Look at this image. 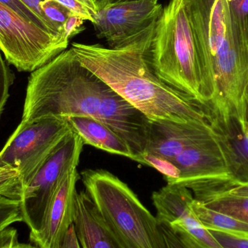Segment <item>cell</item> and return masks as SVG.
I'll use <instances>...</instances> for the list:
<instances>
[{
	"label": "cell",
	"instance_id": "4316f807",
	"mask_svg": "<svg viewBox=\"0 0 248 248\" xmlns=\"http://www.w3.org/2000/svg\"><path fill=\"white\" fill-rule=\"evenodd\" d=\"M84 22V20L81 17L71 14L63 26V37L69 41L73 36L83 31L84 30V27H83Z\"/></svg>",
	"mask_w": 248,
	"mask_h": 248
},
{
	"label": "cell",
	"instance_id": "e0dca14e",
	"mask_svg": "<svg viewBox=\"0 0 248 248\" xmlns=\"http://www.w3.org/2000/svg\"><path fill=\"white\" fill-rule=\"evenodd\" d=\"M191 208L206 230L248 239V224L227 214L211 209L195 198L191 202Z\"/></svg>",
	"mask_w": 248,
	"mask_h": 248
},
{
	"label": "cell",
	"instance_id": "d4e9b609",
	"mask_svg": "<svg viewBox=\"0 0 248 248\" xmlns=\"http://www.w3.org/2000/svg\"><path fill=\"white\" fill-rule=\"evenodd\" d=\"M209 232L216 241L222 248H248V238L221 232Z\"/></svg>",
	"mask_w": 248,
	"mask_h": 248
},
{
	"label": "cell",
	"instance_id": "2e32d148",
	"mask_svg": "<svg viewBox=\"0 0 248 248\" xmlns=\"http://www.w3.org/2000/svg\"><path fill=\"white\" fill-rule=\"evenodd\" d=\"M68 120L73 131L80 136L84 144L137 162L128 142L103 122L87 117L71 118Z\"/></svg>",
	"mask_w": 248,
	"mask_h": 248
},
{
	"label": "cell",
	"instance_id": "1f68e13d",
	"mask_svg": "<svg viewBox=\"0 0 248 248\" xmlns=\"http://www.w3.org/2000/svg\"><path fill=\"white\" fill-rule=\"evenodd\" d=\"M87 1L95 13L112 3V0H87Z\"/></svg>",
	"mask_w": 248,
	"mask_h": 248
},
{
	"label": "cell",
	"instance_id": "ffe728a7",
	"mask_svg": "<svg viewBox=\"0 0 248 248\" xmlns=\"http://www.w3.org/2000/svg\"><path fill=\"white\" fill-rule=\"evenodd\" d=\"M41 7L48 21L63 36L62 31L64 24L71 13L64 6L55 0H45L41 4Z\"/></svg>",
	"mask_w": 248,
	"mask_h": 248
},
{
	"label": "cell",
	"instance_id": "ac0fdd59",
	"mask_svg": "<svg viewBox=\"0 0 248 248\" xmlns=\"http://www.w3.org/2000/svg\"><path fill=\"white\" fill-rule=\"evenodd\" d=\"M194 198L214 211L227 214L248 224V197L230 195L217 190L193 194Z\"/></svg>",
	"mask_w": 248,
	"mask_h": 248
},
{
	"label": "cell",
	"instance_id": "484cf974",
	"mask_svg": "<svg viewBox=\"0 0 248 248\" xmlns=\"http://www.w3.org/2000/svg\"><path fill=\"white\" fill-rule=\"evenodd\" d=\"M160 229L168 248H208L198 244H186L184 243L177 234L163 224H160Z\"/></svg>",
	"mask_w": 248,
	"mask_h": 248
},
{
	"label": "cell",
	"instance_id": "d590c367",
	"mask_svg": "<svg viewBox=\"0 0 248 248\" xmlns=\"http://www.w3.org/2000/svg\"><path fill=\"white\" fill-rule=\"evenodd\" d=\"M244 132L246 133V134H248V126L247 127V128H246V131H244Z\"/></svg>",
	"mask_w": 248,
	"mask_h": 248
},
{
	"label": "cell",
	"instance_id": "f546056e",
	"mask_svg": "<svg viewBox=\"0 0 248 248\" xmlns=\"http://www.w3.org/2000/svg\"><path fill=\"white\" fill-rule=\"evenodd\" d=\"M60 248H81L76 234L74 224L71 226L64 237Z\"/></svg>",
	"mask_w": 248,
	"mask_h": 248
},
{
	"label": "cell",
	"instance_id": "30bf717a",
	"mask_svg": "<svg viewBox=\"0 0 248 248\" xmlns=\"http://www.w3.org/2000/svg\"><path fill=\"white\" fill-rule=\"evenodd\" d=\"M189 20L201 57L203 76L202 107L214 94V65L222 46L230 20L227 0H186Z\"/></svg>",
	"mask_w": 248,
	"mask_h": 248
},
{
	"label": "cell",
	"instance_id": "cb8c5ba5",
	"mask_svg": "<svg viewBox=\"0 0 248 248\" xmlns=\"http://www.w3.org/2000/svg\"><path fill=\"white\" fill-rule=\"evenodd\" d=\"M65 7L71 14L81 17L84 20L94 22V10L87 0H55Z\"/></svg>",
	"mask_w": 248,
	"mask_h": 248
},
{
	"label": "cell",
	"instance_id": "d6986e66",
	"mask_svg": "<svg viewBox=\"0 0 248 248\" xmlns=\"http://www.w3.org/2000/svg\"><path fill=\"white\" fill-rule=\"evenodd\" d=\"M0 2L10 7V9L14 10L16 13H17L19 16H21L22 17L26 19V20L31 22L33 24L37 26L38 27L45 30V31L48 32V33H51V34L57 36V37L64 39L62 35L58 33L54 28H52L50 25L48 24L45 20H42L36 13H33L27 6L25 5L20 0H0ZM65 40H66V39H65Z\"/></svg>",
	"mask_w": 248,
	"mask_h": 248
},
{
	"label": "cell",
	"instance_id": "8992f818",
	"mask_svg": "<svg viewBox=\"0 0 248 248\" xmlns=\"http://www.w3.org/2000/svg\"><path fill=\"white\" fill-rule=\"evenodd\" d=\"M58 38L0 2V52L20 72H33L66 50Z\"/></svg>",
	"mask_w": 248,
	"mask_h": 248
},
{
	"label": "cell",
	"instance_id": "3957f363",
	"mask_svg": "<svg viewBox=\"0 0 248 248\" xmlns=\"http://www.w3.org/2000/svg\"><path fill=\"white\" fill-rule=\"evenodd\" d=\"M149 60L162 81L202 108V65L186 0H170L163 9Z\"/></svg>",
	"mask_w": 248,
	"mask_h": 248
},
{
	"label": "cell",
	"instance_id": "4fadbf2b",
	"mask_svg": "<svg viewBox=\"0 0 248 248\" xmlns=\"http://www.w3.org/2000/svg\"><path fill=\"white\" fill-rule=\"evenodd\" d=\"M79 178L77 167L64 175L45 210L39 230L29 234L31 244L39 248H60L74 224V195Z\"/></svg>",
	"mask_w": 248,
	"mask_h": 248
},
{
	"label": "cell",
	"instance_id": "44dd1931",
	"mask_svg": "<svg viewBox=\"0 0 248 248\" xmlns=\"http://www.w3.org/2000/svg\"><path fill=\"white\" fill-rule=\"evenodd\" d=\"M21 193V184L17 170L10 168L0 170V195L20 201Z\"/></svg>",
	"mask_w": 248,
	"mask_h": 248
},
{
	"label": "cell",
	"instance_id": "9a60e30c",
	"mask_svg": "<svg viewBox=\"0 0 248 248\" xmlns=\"http://www.w3.org/2000/svg\"><path fill=\"white\" fill-rule=\"evenodd\" d=\"M211 126L227 162L231 183L248 182V134L241 124L232 119L225 123L214 122Z\"/></svg>",
	"mask_w": 248,
	"mask_h": 248
},
{
	"label": "cell",
	"instance_id": "6da1fadb",
	"mask_svg": "<svg viewBox=\"0 0 248 248\" xmlns=\"http://www.w3.org/2000/svg\"><path fill=\"white\" fill-rule=\"evenodd\" d=\"M87 117L100 121L123 137L144 165L151 122L66 49L31 73L19 124L49 118Z\"/></svg>",
	"mask_w": 248,
	"mask_h": 248
},
{
	"label": "cell",
	"instance_id": "8fae6325",
	"mask_svg": "<svg viewBox=\"0 0 248 248\" xmlns=\"http://www.w3.org/2000/svg\"><path fill=\"white\" fill-rule=\"evenodd\" d=\"M193 199V194L187 188L167 184L152 196L157 221L174 232L184 243L222 248L192 211Z\"/></svg>",
	"mask_w": 248,
	"mask_h": 248
},
{
	"label": "cell",
	"instance_id": "f1b7e54d",
	"mask_svg": "<svg viewBox=\"0 0 248 248\" xmlns=\"http://www.w3.org/2000/svg\"><path fill=\"white\" fill-rule=\"evenodd\" d=\"M216 190L225 192L230 195L248 197V182H246V183H231L230 182L221 189H216Z\"/></svg>",
	"mask_w": 248,
	"mask_h": 248
},
{
	"label": "cell",
	"instance_id": "7c38bea8",
	"mask_svg": "<svg viewBox=\"0 0 248 248\" xmlns=\"http://www.w3.org/2000/svg\"><path fill=\"white\" fill-rule=\"evenodd\" d=\"M217 136L209 123L151 122L144 166L155 168L174 158L185 149Z\"/></svg>",
	"mask_w": 248,
	"mask_h": 248
},
{
	"label": "cell",
	"instance_id": "8d00e7d4",
	"mask_svg": "<svg viewBox=\"0 0 248 248\" xmlns=\"http://www.w3.org/2000/svg\"><path fill=\"white\" fill-rule=\"evenodd\" d=\"M228 2H232V1H235V0H227Z\"/></svg>",
	"mask_w": 248,
	"mask_h": 248
},
{
	"label": "cell",
	"instance_id": "836d02e7",
	"mask_svg": "<svg viewBox=\"0 0 248 248\" xmlns=\"http://www.w3.org/2000/svg\"><path fill=\"white\" fill-rule=\"evenodd\" d=\"M13 248H39L31 243H21L18 241L13 246Z\"/></svg>",
	"mask_w": 248,
	"mask_h": 248
},
{
	"label": "cell",
	"instance_id": "277c9868",
	"mask_svg": "<svg viewBox=\"0 0 248 248\" xmlns=\"http://www.w3.org/2000/svg\"><path fill=\"white\" fill-rule=\"evenodd\" d=\"M85 191L122 248H168L156 217L131 188L108 170L81 173Z\"/></svg>",
	"mask_w": 248,
	"mask_h": 248
},
{
	"label": "cell",
	"instance_id": "603a6c76",
	"mask_svg": "<svg viewBox=\"0 0 248 248\" xmlns=\"http://www.w3.org/2000/svg\"><path fill=\"white\" fill-rule=\"evenodd\" d=\"M14 80L15 74L7 66L0 52V118L10 97V88Z\"/></svg>",
	"mask_w": 248,
	"mask_h": 248
},
{
	"label": "cell",
	"instance_id": "7a4b0ae2",
	"mask_svg": "<svg viewBox=\"0 0 248 248\" xmlns=\"http://www.w3.org/2000/svg\"><path fill=\"white\" fill-rule=\"evenodd\" d=\"M154 34L124 49L72 44L83 65L150 122L209 123L202 108L162 81L149 60Z\"/></svg>",
	"mask_w": 248,
	"mask_h": 248
},
{
	"label": "cell",
	"instance_id": "e575fe53",
	"mask_svg": "<svg viewBox=\"0 0 248 248\" xmlns=\"http://www.w3.org/2000/svg\"><path fill=\"white\" fill-rule=\"evenodd\" d=\"M128 1V0H112V3L119 2V1ZM155 1H158L159 0H155Z\"/></svg>",
	"mask_w": 248,
	"mask_h": 248
},
{
	"label": "cell",
	"instance_id": "d6a6232c",
	"mask_svg": "<svg viewBox=\"0 0 248 248\" xmlns=\"http://www.w3.org/2000/svg\"><path fill=\"white\" fill-rule=\"evenodd\" d=\"M245 121H246V128L248 126V84L246 90V96H245Z\"/></svg>",
	"mask_w": 248,
	"mask_h": 248
},
{
	"label": "cell",
	"instance_id": "9c48e42d",
	"mask_svg": "<svg viewBox=\"0 0 248 248\" xmlns=\"http://www.w3.org/2000/svg\"><path fill=\"white\" fill-rule=\"evenodd\" d=\"M163 7L155 0L110 3L94 14L97 37L111 49H124L154 34Z\"/></svg>",
	"mask_w": 248,
	"mask_h": 248
},
{
	"label": "cell",
	"instance_id": "83f0119b",
	"mask_svg": "<svg viewBox=\"0 0 248 248\" xmlns=\"http://www.w3.org/2000/svg\"><path fill=\"white\" fill-rule=\"evenodd\" d=\"M18 241V232L14 227H9L0 232V248H13Z\"/></svg>",
	"mask_w": 248,
	"mask_h": 248
},
{
	"label": "cell",
	"instance_id": "7402d4cb",
	"mask_svg": "<svg viewBox=\"0 0 248 248\" xmlns=\"http://www.w3.org/2000/svg\"><path fill=\"white\" fill-rule=\"evenodd\" d=\"M17 222H22L20 201L0 195V232Z\"/></svg>",
	"mask_w": 248,
	"mask_h": 248
},
{
	"label": "cell",
	"instance_id": "5b68a950",
	"mask_svg": "<svg viewBox=\"0 0 248 248\" xmlns=\"http://www.w3.org/2000/svg\"><path fill=\"white\" fill-rule=\"evenodd\" d=\"M72 131L66 119L49 118L19 124L0 151V169L17 170L23 188Z\"/></svg>",
	"mask_w": 248,
	"mask_h": 248
},
{
	"label": "cell",
	"instance_id": "ba28073f",
	"mask_svg": "<svg viewBox=\"0 0 248 248\" xmlns=\"http://www.w3.org/2000/svg\"><path fill=\"white\" fill-rule=\"evenodd\" d=\"M84 145L80 136L73 131L31 182L22 188V222L30 229V233L39 230L45 210L64 175L72 168L78 167Z\"/></svg>",
	"mask_w": 248,
	"mask_h": 248
},
{
	"label": "cell",
	"instance_id": "5bb4252c",
	"mask_svg": "<svg viewBox=\"0 0 248 248\" xmlns=\"http://www.w3.org/2000/svg\"><path fill=\"white\" fill-rule=\"evenodd\" d=\"M76 234L82 248H122L105 225L86 191L74 195Z\"/></svg>",
	"mask_w": 248,
	"mask_h": 248
},
{
	"label": "cell",
	"instance_id": "4dcf8cb0",
	"mask_svg": "<svg viewBox=\"0 0 248 248\" xmlns=\"http://www.w3.org/2000/svg\"><path fill=\"white\" fill-rule=\"evenodd\" d=\"M20 1H21L25 5L27 6L29 9H31L33 13H36L38 16H39L42 20H45V22H46L48 24L50 25L52 28H54V29L57 31V29L48 21L47 19L46 18L45 15H44L43 11H42L41 4H42V1H45V0H20ZM58 33H59V32H58Z\"/></svg>",
	"mask_w": 248,
	"mask_h": 248
},
{
	"label": "cell",
	"instance_id": "52a82bcc",
	"mask_svg": "<svg viewBox=\"0 0 248 248\" xmlns=\"http://www.w3.org/2000/svg\"><path fill=\"white\" fill-rule=\"evenodd\" d=\"M154 169L164 175L168 185L184 186L192 192L222 186L232 181L217 136L185 149L170 161Z\"/></svg>",
	"mask_w": 248,
	"mask_h": 248
}]
</instances>
